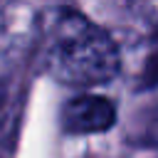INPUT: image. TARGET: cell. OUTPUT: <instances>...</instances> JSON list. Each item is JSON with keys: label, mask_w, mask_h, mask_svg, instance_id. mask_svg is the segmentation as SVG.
<instances>
[{"label": "cell", "mask_w": 158, "mask_h": 158, "mask_svg": "<svg viewBox=\"0 0 158 158\" xmlns=\"http://www.w3.org/2000/svg\"><path fill=\"white\" fill-rule=\"evenodd\" d=\"M143 77L151 79V81H158V37L153 40V49L148 54V64H146V74Z\"/></svg>", "instance_id": "3"}, {"label": "cell", "mask_w": 158, "mask_h": 158, "mask_svg": "<svg viewBox=\"0 0 158 158\" xmlns=\"http://www.w3.org/2000/svg\"><path fill=\"white\" fill-rule=\"evenodd\" d=\"M116 121V106L106 96L81 94L67 101L62 111V123L69 133H99Z\"/></svg>", "instance_id": "2"}, {"label": "cell", "mask_w": 158, "mask_h": 158, "mask_svg": "<svg viewBox=\"0 0 158 158\" xmlns=\"http://www.w3.org/2000/svg\"><path fill=\"white\" fill-rule=\"evenodd\" d=\"M42 59L54 79L74 86L104 84L118 72L114 40L74 10L54 12L44 35Z\"/></svg>", "instance_id": "1"}]
</instances>
